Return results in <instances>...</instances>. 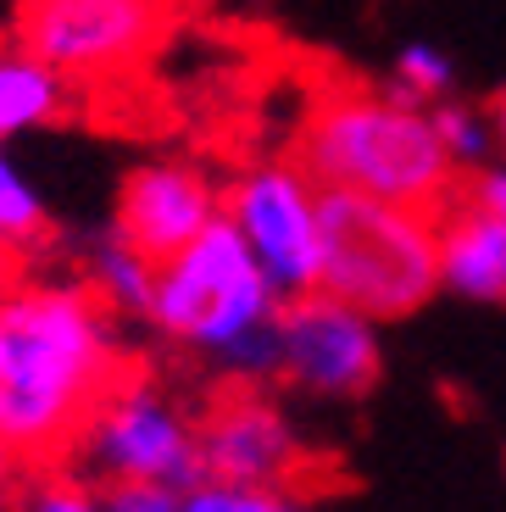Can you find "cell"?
<instances>
[{
  "mask_svg": "<svg viewBox=\"0 0 506 512\" xmlns=\"http://www.w3.org/2000/svg\"><path fill=\"white\" fill-rule=\"evenodd\" d=\"M128 368L117 318L84 273H0V451L23 474L73 457L78 429Z\"/></svg>",
  "mask_w": 506,
  "mask_h": 512,
  "instance_id": "obj_1",
  "label": "cell"
},
{
  "mask_svg": "<svg viewBox=\"0 0 506 512\" xmlns=\"http://www.w3.org/2000/svg\"><path fill=\"white\" fill-rule=\"evenodd\" d=\"M290 162L317 190L373 195L434 218L462 195V173L445 156L429 106H412L390 90H362V84L323 90L306 106Z\"/></svg>",
  "mask_w": 506,
  "mask_h": 512,
  "instance_id": "obj_2",
  "label": "cell"
},
{
  "mask_svg": "<svg viewBox=\"0 0 506 512\" xmlns=\"http://www.w3.org/2000/svg\"><path fill=\"white\" fill-rule=\"evenodd\" d=\"M317 290L373 323L412 318L440 290V218L351 190H317Z\"/></svg>",
  "mask_w": 506,
  "mask_h": 512,
  "instance_id": "obj_3",
  "label": "cell"
},
{
  "mask_svg": "<svg viewBox=\"0 0 506 512\" xmlns=\"http://www.w3.org/2000/svg\"><path fill=\"white\" fill-rule=\"evenodd\" d=\"M279 295L262 279L251 245L228 218H217L201 240H190L178 256L156 262V290H151V323L162 340H178L184 351L217 362L251 340L256 329L279 318Z\"/></svg>",
  "mask_w": 506,
  "mask_h": 512,
  "instance_id": "obj_4",
  "label": "cell"
},
{
  "mask_svg": "<svg viewBox=\"0 0 506 512\" xmlns=\"http://www.w3.org/2000/svg\"><path fill=\"white\" fill-rule=\"evenodd\" d=\"M67 468L101 490L123 485H162V490H190L201 485V429L195 407L167 390L156 373L128 368L123 379L101 396L78 429V446Z\"/></svg>",
  "mask_w": 506,
  "mask_h": 512,
  "instance_id": "obj_5",
  "label": "cell"
},
{
  "mask_svg": "<svg viewBox=\"0 0 506 512\" xmlns=\"http://www.w3.org/2000/svg\"><path fill=\"white\" fill-rule=\"evenodd\" d=\"M162 28V0H17L12 45L78 84V78H117L140 67Z\"/></svg>",
  "mask_w": 506,
  "mask_h": 512,
  "instance_id": "obj_6",
  "label": "cell"
},
{
  "mask_svg": "<svg viewBox=\"0 0 506 512\" xmlns=\"http://www.w3.org/2000/svg\"><path fill=\"white\" fill-rule=\"evenodd\" d=\"M384 373L379 323L329 290H306L279 307V384L312 401H362Z\"/></svg>",
  "mask_w": 506,
  "mask_h": 512,
  "instance_id": "obj_7",
  "label": "cell"
},
{
  "mask_svg": "<svg viewBox=\"0 0 506 512\" xmlns=\"http://www.w3.org/2000/svg\"><path fill=\"white\" fill-rule=\"evenodd\" d=\"M223 218L251 245L279 301L317 290V184L295 162H256L223 190Z\"/></svg>",
  "mask_w": 506,
  "mask_h": 512,
  "instance_id": "obj_8",
  "label": "cell"
},
{
  "mask_svg": "<svg viewBox=\"0 0 506 512\" xmlns=\"http://www.w3.org/2000/svg\"><path fill=\"white\" fill-rule=\"evenodd\" d=\"M201 429V479L245 490H290L306 474V440L290 412L262 384H223L206 407H195Z\"/></svg>",
  "mask_w": 506,
  "mask_h": 512,
  "instance_id": "obj_9",
  "label": "cell"
},
{
  "mask_svg": "<svg viewBox=\"0 0 506 512\" xmlns=\"http://www.w3.org/2000/svg\"><path fill=\"white\" fill-rule=\"evenodd\" d=\"M217 218H223V190L195 162L162 156V162H140L123 179L112 229L151 262H167L190 240H201Z\"/></svg>",
  "mask_w": 506,
  "mask_h": 512,
  "instance_id": "obj_10",
  "label": "cell"
},
{
  "mask_svg": "<svg viewBox=\"0 0 506 512\" xmlns=\"http://www.w3.org/2000/svg\"><path fill=\"white\" fill-rule=\"evenodd\" d=\"M440 290L506 307V223L456 195L440 212Z\"/></svg>",
  "mask_w": 506,
  "mask_h": 512,
  "instance_id": "obj_11",
  "label": "cell"
},
{
  "mask_svg": "<svg viewBox=\"0 0 506 512\" xmlns=\"http://www.w3.org/2000/svg\"><path fill=\"white\" fill-rule=\"evenodd\" d=\"M67 112V78L28 56L23 45H0V145L17 134L51 128Z\"/></svg>",
  "mask_w": 506,
  "mask_h": 512,
  "instance_id": "obj_12",
  "label": "cell"
},
{
  "mask_svg": "<svg viewBox=\"0 0 506 512\" xmlns=\"http://www.w3.org/2000/svg\"><path fill=\"white\" fill-rule=\"evenodd\" d=\"M84 284L101 295V307L112 312V318H140L145 323L151 290H156V262L145 251H134L117 229H106L84 245Z\"/></svg>",
  "mask_w": 506,
  "mask_h": 512,
  "instance_id": "obj_13",
  "label": "cell"
},
{
  "mask_svg": "<svg viewBox=\"0 0 506 512\" xmlns=\"http://www.w3.org/2000/svg\"><path fill=\"white\" fill-rule=\"evenodd\" d=\"M45 245H51V212H45V195L23 179V167H17L12 151L0 145V273L28 268Z\"/></svg>",
  "mask_w": 506,
  "mask_h": 512,
  "instance_id": "obj_14",
  "label": "cell"
},
{
  "mask_svg": "<svg viewBox=\"0 0 506 512\" xmlns=\"http://www.w3.org/2000/svg\"><path fill=\"white\" fill-rule=\"evenodd\" d=\"M456 90V62L440 45H401L390 62V95L412 106H440Z\"/></svg>",
  "mask_w": 506,
  "mask_h": 512,
  "instance_id": "obj_15",
  "label": "cell"
},
{
  "mask_svg": "<svg viewBox=\"0 0 506 512\" xmlns=\"http://www.w3.org/2000/svg\"><path fill=\"white\" fill-rule=\"evenodd\" d=\"M17 512H112L101 485H89L78 468H34L17 496Z\"/></svg>",
  "mask_w": 506,
  "mask_h": 512,
  "instance_id": "obj_16",
  "label": "cell"
},
{
  "mask_svg": "<svg viewBox=\"0 0 506 512\" xmlns=\"http://www.w3.org/2000/svg\"><path fill=\"white\" fill-rule=\"evenodd\" d=\"M429 112H434L440 145H445V156H451L456 173H479V167H490V145H495L490 117L473 112V106H462V101H440V106H429Z\"/></svg>",
  "mask_w": 506,
  "mask_h": 512,
  "instance_id": "obj_17",
  "label": "cell"
},
{
  "mask_svg": "<svg viewBox=\"0 0 506 512\" xmlns=\"http://www.w3.org/2000/svg\"><path fill=\"white\" fill-rule=\"evenodd\" d=\"M178 512H312L306 501H295L290 490H245V485H217L201 479L178 496Z\"/></svg>",
  "mask_w": 506,
  "mask_h": 512,
  "instance_id": "obj_18",
  "label": "cell"
},
{
  "mask_svg": "<svg viewBox=\"0 0 506 512\" xmlns=\"http://www.w3.org/2000/svg\"><path fill=\"white\" fill-rule=\"evenodd\" d=\"M462 201L506 223V167H479V173L462 184Z\"/></svg>",
  "mask_w": 506,
  "mask_h": 512,
  "instance_id": "obj_19",
  "label": "cell"
},
{
  "mask_svg": "<svg viewBox=\"0 0 506 512\" xmlns=\"http://www.w3.org/2000/svg\"><path fill=\"white\" fill-rule=\"evenodd\" d=\"M178 496H184V490H162V485H123V490H106L112 512H178Z\"/></svg>",
  "mask_w": 506,
  "mask_h": 512,
  "instance_id": "obj_20",
  "label": "cell"
},
{
  "mask_svg": "<svg viewBox=\"0 0 506 512\" xmlns=\"http://www.w3.org/2000/svg\"><path fill=\"white\" fill-rule=\"evenodd\" d=\"M17 479H23V468L0 451V512H17V496H23V485H17Z\"/></svg>",
  "mask_w": 506,
  "mask_h": 512,
  "instance_id": "obj_21",
  "label": "cell"
},
{
  "mask_svg": "<svg viewBox=\"0 0 506 512\" xmlns=\"http://www.w3.org/2000/svg\"><path fill=\"white\" fill-rule=\"evenodd\" d=\"M490 123H495V140L506 145V90L495 95V112H490Z\"/></svg>",
  "mask_w": 506,
  "mask_h": 512,
  "instance_id": "obj_22",
  "label": "cell"
}]
</instances>
